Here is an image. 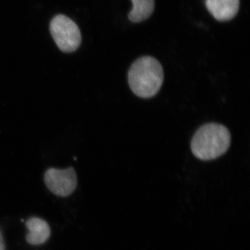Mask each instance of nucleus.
<instances>
[{
	"label": "nucleus",
	"mask_w": 250,
	"mask_h": 250,
	"mask_svg": "<svg viewBox=\"0 0 250 250\" xmlns=\"http://www.w3.org/2000/svg\"><path fill=\"white\" fill-rule=\"evenodd\" d=\"M164 79V69L160 62L148 56L135 61L128 72L130 88L141 98L155 96L162 86Z\"/></svg>",
	"instance_id": "obj_1"
},
{
	"label": "nucleus",
	"mask_w": 250,
	"mask_h": 250,
	"mask_svg": "<svg viewBox=\"0 0 250 250\" xmlns=\"http://www.w3.org/2000/svg\"><path fill=\"white\" fill-rule=\"evenodd\" d=\"M231 144V134L226 126L207 123L197 130L191 141L193 155L202 161H210L223 156Z\"/></svg>",
	"instance_id": "obj_2"
},
{
	"label": "nucleus",
	"mask_w": 250,
	"mask_h": 250,
	"mask_svg": "<svg viewBox=\"0 0 250 250\" xmlns=\"http://www.w3.org/2000/svg\"><path fill=\"white\" fill-rule=\"evenodd\" d=\"M49 31L56 45L65 53L75 52L82 43L80 28L65 15H57L52 18Z\"/></svg>",
	"instance_id": "obj_3"
},
{
	"label": "nucleus",
	"mask_w": 250,
	"mask_h": 250,
	"mask_svg": "<svg viewBox=\"0 0 250 250\" xmlns=\"http://www.w3.org/2000/svg\"><path fill=\"white\" fill-rule=\"evenodd\" d=\"M44 180L49 190L59 197L71 195L77 186L76 172L72 167L65 170L49 168L45 172Z\"/></svg>",
	"instance_id": "obj_4"
},
{
	"label": "nucleus",
	"mask_w": 250,
	"mask_h": 250,
	"mask_svg": "<svg viewBox=\"0 0 250 250\" xmlns=\"http://www.w3.org/2000/svg\"><path fill=\"white\" fill-rule=\"evenodd\" d=\"M239 5L240 0H206V6L210 14L223 22L235 17Z\"/></svg>",
	"instance_id": "obj_5"
},
{
	"label": "nucleus",
	"mask_w": 250,
	"mask_h": 250,
	"mask_svg": "<svg viewBox=\"0 0 250 250\" xmlns=\"http://www.w3.org/2000/svg\"><path fill=\"white\" fill-rule=\"evenodd\" d=\"M28 232L26 241L33 246L43 244L49 239L51 235L50 228L45 220L33 217L26 222Z\"/></svg>",
	"instance_id": "obj_6"
},
{
	"label": "nucleus",
	"mask_w": 250,
	"mask_h": 250,
	"mask_svg": "<svg viewBox=\"0 0 250 250\" xmlns=\"http://www.w3.org/2000/svg\"><path fill=\"white\" fill-rule=\"evenodd\" d=\"M133 9L129 14L130 21L140 22L147 19L154 9V0H131Z\"/></svg>",
	"instance_id": "obj_7"
},
{
	"label": "nucleus",
	"mask_w": 250,
	"mask_h": 250,
	"mask_svg": "<svg viewBox=\"0 0 250 250\" xmlns=\"http://www.w3.org/2000/svg\"><path fill=\"white\" fill-rule=\"evenodd\" d=\"M0 250H6V246H5V242L1 231H0Z\"/></svg>",
	"instance_id": "obj_8"
}]
</instances>
